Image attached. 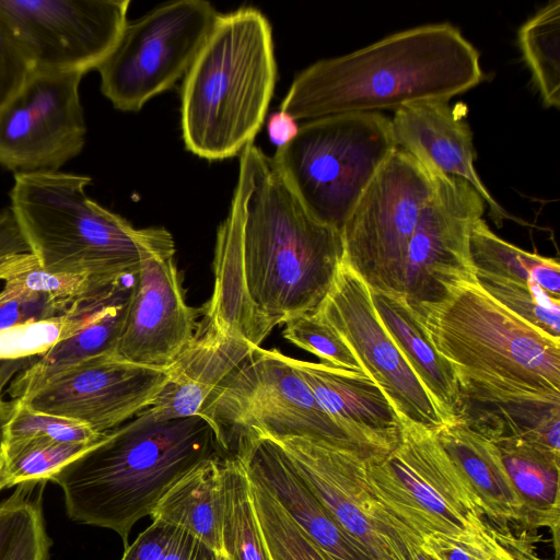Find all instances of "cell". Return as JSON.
<instances>
[{"label": "cell", "instance_id": "9", "mask_svg": "<svg viewBox=\"0 0 560 560\" xmlns=\"http://www.w3.org/2000/svg\"><path fill=\"white\" fill-rule=\"evenodd\" d=\"M229 448L244 432L281 441L305 438L380 457L338 425L316 400L308 385L278 349L256 348L228 378L202 415Z\"/></svg>", "mask_w": 560, "mask_h": 560}, {"label": "cell", "instance_id": "30", "mask_svg": "<svg viewBox=\"0 0 560 560\" xmlns=\"http://www.w3.org/2000/svg\"><path fill=\"white\" fill-rule=\"evenodd\" d=\"M221 470L224 483L222 551L230 560H272L244 466L230 454L221 460Z\"/></svg>", "mask_w": 560, "mask_h": 560}, {"label": "cell", "instance_id": "7", "mask_svg": "<svg viewBox=\"0 0 560 560\" xmlns=\"http://www.w3.org/2000/svg\"><path fill=\"white\" fill-rule=\"evenodd\" d=\"M396 149L388 117L348 113L307 120L271 160L307 212L340 231Z\"/></svg>", "mask_w": 560, "mask_h": 560}, {"label": "cell", "instance_id": "39", "mask_svg": "<svg viewBox=\"0 0 560 560\" xmlns=\"http://www.w3.org/2000/svg\"><path fill=\"white\" fill-rule=\"evenodd\" d=\"M284 324L283 338L316 355L322 364L363 373L348 345L315 313L302 314Z\"/></svg>", "mask_w": 560, "mask_h": 560}, {"label": "cell", "instance_id": "8", "mask_svg": "<svg viewBox=\"0 0 560 560\" xmlns=\"http://www.w3.org/2000/svg\"><path fill=\"white\" fill-rule=\"evenodd\" d=\"M366 465L377 498L420 544L429 535H486L490 523L434 431L400 421L393 447Z\"/></svg>", "mask_w": 560, "mask_h": 560}, {"label": "cell", "instance_id": "22", "mask_svg": "<svg viewBox=\"0 0 560 560\" xmlns=\"http://www.w3.org/2000/svg\"><path fill=\"white\" fill-rule=\"evenodd\" d=\"M330 418L377 455L395 444L400 421L380 387L364 373L290 358Z\"/></svg>", "mask_w": 560, "mask_h": 560}, {"label": "cell", "instance_id": "27", "mask_svg": "<svg viewBox=\"0 0 560 560\" xmlns=\"http://www.w3.org/2000/svg\"><path fill=\"white\" fill-rule=\"evenodd\" d=\"M223 458L208 460L183 477L150 515L152 521L187 530L218 553L222 551L224 516Z\"/></svg>", "mask_w": 560, "mask_h": 560}, {"label": "cell", "instance_id": "49", "mask_svg": "<svg viewBox=\"0 0 560 560\" xmlns=\"http://www.w3.org/2000/svg\"><path fill=\"white\" fill-rule=\"evenodd\" d=\"M0 490H2V486H1V483H0Z\"/></svg>", "mask_w": 560, "mask_h": 560}, {"label": "cell", "instance_id": "31", "mask_svg": "<svg viewBox=\"0 0 560 560\" xmlns=\"http://www.w3.org/2000/svg\"><path fill=\"white\" fill-rule=\"evenodd\" d=\"M46 482L18 485L0 502V560H48L51 540L43 512Z\"/></svg>", "mask_w": 560, "mask_h": 560}, {"label": "cell", "instance_id": "35", "mask_svg": "<svg viewBox=\"0 0 560 560\" xmlns=\"http://www.w3.org/2000/svg\"><path fill=\"white\" fill-rule=\"evenodd\" d=\"M250 486L256 514L272 560H330L266 489L253 481Z\"/></svg>", "mask_w": 560, "mask_h": 560}, {"label": "cell", "instance_id": "23", "mask_svg": "<svg viewBox=\"0 0 560 560\" xmlns=\"http://www.w3.org/2000/svg\"><path fill=\"white\" fill-rule=\"evenodd\" d=\"M435 435L471 489L485 517L497 526L517 527L521 504L495 444L462 422L444 424Z\"/></svg>", "mask_w": 560, "mask_h": 560}, {"label": "cell", "instance_id": "16", "mask_svg": "<svg viewBox=\"0 0 560 560\" xmlns=\"http://www.w3.org/2000/svg\"><path fill=\"white\" fill-rule=\"evenodd\" d=\"M278 442L331 516L374 560H410L409 547L420 542L375 494L366 458L305 438Z\"/></svg>", "mask_w": 560, "mask_h": 560}, {"label": "cell", "instance_id": "42", "mask_svg": "<svg viewBox=\"0 0 560 560\" xmlns=\"http://www.w3.org/2000/svg\"><path fill=\"white\" fill-rule=\"evenodd\" d=\"M536 532L518 527L489 526V560H542L536 551Z\"/></svg>", "mask_w": 560, "mask_h": 560}, {"label": "cell", "instance_id": "11", "mask_svg": "<svg viewBox=\"0 0 560 560\" xmlns=\"http://www.w3.org/2000/svg\"><path fill=\"white\" fill-rule=\"evenodd\" d=\"M219 15L208 1L179 0L128 22L96 67L104 96L119 110L138 112L185 77Z\"/></svg>", "mask_w": 560, "mask_h": 560}, {"label": "cell", "instance_id": "29", "mask_svg": "<svg viewBox=\"0 0 560 560\" xmlns=\"http://www.w3.org/2000/svg\"><path fill=\"white\" fill-rule=\"evenodd\" d=\"M469 246L476 273L533 283L559 298L560 266L557 259L523 250L502 240L483 219L475 223Z\"/></svg>", "mask_w": 560, "mask_h": 560}, {"label": "cell", "instance_id": "6", "mask_svg": "<svg viewBox=\"0 0 560 560\" xmlns=\"http://www.w3.org/2000/svg\"><path fill=\"white\" fill-rule=\"evenodd\" d=\"M90 183L60 171L14 175L10 208L44 269L114 280L133 276L151 256L174 255L166 229H136L89 198Z\"/></svg>", "mask_w": 560, "mask_h": 560}, {"label": "cell", "instance_id": "26", "mask_svg": "<svg viewBox=\"0 0 560 560\" xmlns=\"http://www.w3.org/2000/svg\"><path fill=\"white\" fill-rule=\"evenodd\" d=\"M371 296L381 325L432 397L446 424L457 422L460 397L450 362L438 352L405 302L376 292H371Z\"/></svg>", "mask_w": 560, "mask_h": 560}, {"label": "cell", "instance_id": "37", "mask_svg": "<svg viewBox=\"0 0 560 560\" xmlns=\"http://www.w3.org/2000/svg\"><path fill=\"white\" fill-rule=\"evenodd\" d=\"M121 560H218V552L180 527L152 521Z\"/></svg>", "mask_w": 560, "mask_h": 560}, {"label": "cell", "instance_id": "40", "mask_svg": "<svg viewBox=\"0 0 560 560\" xmlns=\"http://www.w3.org/2000/svg\"><path fill=\"white\" fill-rule=\"evenodd\" d=\"M65 316L49 299L3 288L0 291V330L15 325Z\"/></svg>", "mask_w": 560, "mask_h": 560}, {"label": "cell", "instance_id": "47", "mask_svg": "<svg viewBox=\"0 0 560 560\" xmlns=\"http://www.w3.org/2000/svg\"><path fill=\"white\" fill-rule=\"evenodd\" d=\"M410 560H434L421 547L420 544H413L409 547Z\"/></svg>", "mask_w": 560, "mask_h": 560}, {"label": "cell", "instance_id": "44", "mask_svg": "<svg viewBox=\"0 0 560 560\" xmlns=\"http://www.w3.org/2000/svg\"><path fill=\"white\" fill-rule=\"evenodd\" d=\"M30 246L11 208L0 211V260L27 253Z\"/></svg>", "mask_w": 560, "mask_h": 560}, {"label": "cell", "instance_id": "14", "mask_svg": "<svg viewBox=\"0 0 560 560\" xmlns=\"http://www.w3.org/2000/svg\"><path fill=\"white\" fill-rule=\"evenodd\" d=\"M434 194L409 243L402 302L420 320L456 285L476 280L470 234L486 203L465 180L436 172Z\"/></svg>", "mask_w": 560, "mask_h": 560}, {"label": "cell", "instance_id": "43", "mask_svg": "<svg viewBox=\"0 0 560 560\" xmlns=\"http://www.w3.org/2000/svg\"><path fill=\"white\" fill-rule=\"evenodd\" d=\"M489 544L488 527L486 535L476 539L429 535L422 538L420 547L434 560H489Z\"/></svg>", "mask_w": 560, "mask_h": 560}, {"label": "cell", "instance_id": "15", "mask_svg": "<svg viewBox=\"0 0 560 560\" xmlns=\"http://www.w3.org/2000/svg\"><path fill=\"white\" fill-rule=\"evenodd\" d=\"M314 313L348 345L399 421L434 432L446 424L432 397L381 325L369 287L345 261L341 260L326 298Z\"/></svg>", "mask_w": 560, "mask_h": 560}, {"label": "cell", "instance_id": "25", "mask_svg": "<svg viewBox=\"0 0 560 560\" xmlns=\"http://www.w3.org/2000/svg\"><path fill=\"white\" fill-rule=\"evenodd\" d=\"M521 504L518 528H548L559 541L560 452L514 436L491 439Z\"/></svg>", "mask_w": 560, "mask_h": 560}, {"label": "cell", "instance_id": "12", "mask_svg": "<svg viewBox=\"0 0 560 560\" xmlns=\"http://www.w3.org/2000/svg\"><path fill=\"white\" fill-rule=\"evenodd\" d=\"M129 0H0V20L35 70L96 67L128 23Z\"/></svg>", "mask_w": 560, "mask_h": 560}, {"label": "cell", "instance_id": "3", "mask_svg": "<svg viewBox=\"0 0 560 560\" xmlns=\"http://www.w3.org/2000/svg\"><path fill=\"white\" fill-rule=\"evenodd\" d=\"M230 454L205 416L159 420L145 408L48 481L61 488L71 520L114 530L126 548L132 526L151 515L175 483Z\"/></svg>", "mask_w": 560, "mask_h": 560}, {"label": "cell", "instance_id": "46", "mask_svg": "<svg viewBox=\"0 0 560 560\" xmlns=\"http://www.w3.org/2000/svg\"><path fill=\"white\" fill-rule=\"evenodd\" d=\"M8 370L0 366V427H2V424L8 420L14 407V400L8 402L4 401L1 396V389L8 378Z\"/></svg>", "mask_w": 560, "mask_h": 560}, {"label": "cell", "instance_id": "2", "mask_svg": "<svg viewBox=\"0 0 560 560\" xmlns=\"http://www.w3.org/2000/svg\"><path fill=\"white\" fill-rule=\"evenodd\" d=\"M483 79L480 54L458 27L425 24L313 63L298 74L280 110L295 120L395 112L419 102L450 101Z\"/></svg>", "mask_w": 560, "mask_h": 560}, {"label": "cell", "instance_id": "38", "mask_svg": "<svg viewBox=\"0 0 560 560\" xmlns=\"http://www.w3.org/2000/svg\"><path fill=\"white\" fill-rule=\"evenodd\" d=\"M104 435L78 421L32 410L15 399L10 417L1 427L0 441L46 438L59 442L94 444Z\"/></svg>", "mask_w": 560, "mask_h": 560}, {"label": "cell", "instance_id": "28", "mask_svg": "<svg viewBox=\"0 0 560 560\" xmlns=\"http://www.w3.org/2000/svg\"><path fill=\"white\" fill-rule=\"evenodd\" d=\"M124 278L109 280L51 272L44 269L31 252L0 260V280L4 283L3 288L45 296L62 315H75L97 304Z\"/></svg>", "mask_w": 560, "mask_h": 560}, {"label": "cell", "instance_id": "36", "mask_svg": "<svg viewBox=\"0 0 560 560\" xmlns=\"http://www.w3.org/2000/svg\"><path fill=\"white\" fill-rule=\"evenodd\" d=\"M479 285L508 310L560 340V298L540 287L476 273Z\"/></svg>", "mask_w": 560, "mask_h": 560}, {"label": "cell", "instance_id": "18", "mask_svg": "<svg viewBox=\"0 0 560 560\" xmlns=\"http://www.w3.org/2000/svg\"><path fill=\"white\" fill-rule=\"evenodd\" d=\"M197 316L198 310L185 301L174 255L151 256L133 275L115 355L131 363L167 369L194 338Z\"/></svg>", "mask_w": 560, "mask_h": 560}, {"label": "cell", "instance_id": "32", "mask_svg": "<svg viewBox=\"0 0 560 560\" xmlns=\"http://www.w3.org/2000/svg\"><path fill=\"white\" fill-rule=\"evenodd\" d=\"M518 46L547 107L560 105V1L549 2L518 30Z\"/></svg>", "mask_w": 560, "mask_h": 560}, {"label": "cell", "instance_id": "45", "mask_svg": "<svg viewBox=\"0 0 560 560\" xmlns=\"http://www.w3.org/2000/svg\"><path fill=\"white\" fill-rule=\"evenodd\" d=\"M267 130L271 142L280 148L295 137L299 127L292 116L280 110L269 116Z\"/></svg>", "mask_w": 560, "mask_h": 560}, {"label": "cell", "instance_id": "48", "mask_svg": "<svg viewBox=\"0 0 560 560\" xmlns=\"http://www.w3.org/2000/svg\"><path fill=\"white\" fill-rule=\"evenodd\" d=\"M218 560H230V558L223 552L218 553Z\"/></svg>", "mask_w": 560, "mask_h": 560}, {"label": "cell", "instance_id": "24", "mask_svg": "<svg viewBox=\"0 0 560 560\" xmlns=\"http://www.w3.org/2000/svg\"><path fill=\"white\" fill-rule=\"evenodd\" d=\"M133 276L101 306L78 331L60 340L33 359L9 387V394L21 399L52 377L92 359L115 354L122 329Z\"/></svg>", "mask_w": 560, "mask_h": 560}, {"label": "cell", "instance_id": "10", "mask_svg": "<svg viewBox=\"0 0 560 560\" xmlns=\"http://www.w3.org/2000/svg\"><path fill=\"white\" fill-rule=\"evenodd\" d=\"M435 186V171L397 148L347 218L342 261L371 292L402 301L407 249Z\"/></svg>", "mask_w": 560, "mask_h": 560}, {"label": "cell", "instance_id": "5", "mask_svg": "<svg viewBox=\"0 0 560 560\" xmlns=\"http://www.w3.org/2000/svg\"><path fill=\"white\" fill-rule=\"evenodd\" d=\"M276 79L267 18L254 8L220 14L184 77L187 150L212 161L240 154L265 121Z\"/></svg>", "mask_w": 560, "mask_h": 560}, {"label": "cell", "instance_id": "4", "mask_svg": "<svg viewBox=\"0 0 560 560\" xmlns=\"http://www.w3.org/2000/svg\"><path fill=\"white\" fill-rule=\"evenodd\" d=\"M419 322L454 370L459 418L509 406L560 405V340L500 304L477 280L453 288Z\"/></svg>", "mask_w": 560, "mask_h": 560}, {"label": "cell", "instance_id": "41", "mask_svg": "<svg viewBox=\"0 0 560 560\" xmlns=\"http://www.w3.org/2000/svg\"><path fill=\"white\" fill-rule=\"evenodd\" d=\"M32 70L25 55L0 20V110Z\"/></svg>", "mask_w": 560, "mask_h": 560}, {"label": "cell", "instance_id": "20", "mask_svg": "<svg viewBox=\"0 0 560 560\" xmlns=\"http://www.w3.org/2000/svg\"><path fill=\"white\" fill-rule=\"evenodd\" d=\"M390 120L397 148L430 170L468 183L489 206L497 226L510 218L476 172L472 131L465 113L448 101H424L395 110Z\"/></svg>", "mask_w": 560, "mask_h": 560}, {"label": "cell", "instance_id": "19", "mask_svg": "<svg viewBox=\"0 0 560 560\" xmlns=\"http://www.w3.org/2000/svg\"><path fill=\"white\" fill-rule=\"evenodd\" d=\"M233 442L232 454L250 481L266 489L330 560H374L317 499L278 441L244 432Z\"/></svg>", "mask_w": 560, "mask_h": 560}, {"label": "cell", "instance_id": "1", "mask_svg": "<svg viewBox=\"0 0 560 560\" xmlns=\"http://www.w3.org/2000/svg\"><path fill=\"white\" fill-rule=\"evenodd\" d=\"M342 256L340 231L312 217L250 143L218 229L214 288L201 322L260 347L275 326L318 308Z\"/></svg>", "mask_w": 560, "mask_h": 560}, {"label": "cell", "instance_id": "33", "mask_svg": "<svg viewBox=\"0 0 560 560\" xmlns=\"http://www.w3.org/2000/svg\"><path fill=\"white\" fill-rule=\"evenodd\" d=\"M94 444L59 442L46 438L0 441L2 489L25 482L48 481L54 474Z\"/></svg>", "mask_w": 560, "mask_h": 560}, {"label": "cell", "instance_id": "34", "mask_svg": "<svg viewBox=\"0 0 560 560\" xmlns=\"http://www.w3.org/2000/svg\"><path fill=\"white\" fill-rule=\"evenodd\" d=\"M128 278H125L106 298L82 313L28 322L0 330V362H14L42 355L57 342L82 328Z\"/></svg>", "mask_w": 560, "mask_h": 560}, {"label": "cell", "instance_id": "13", "mask_svg": "<svg viewBox=\"0 0 560 560\" xmlns=\"http://www.w3.org/2000/svg\"><path fill=\"white\" fill-rule=\"evenodd\" d=\"M83 74L33 69L0 110V164L15 174L56 172L85 143Z\"/></svg>", "mask_w": 560, "mask_h": 560}, {"label": "cell", "instance_id": "17", "mask_svg": "<svg viewBox=\"0 0 560 560\" xmlns=\"http://www.w3.org/2000/svg\"><path fill=\"white\" fill-rule=\"evenodd\" d=\"M167 369L103 355L52 377L20 400L32 410L78 421L106 433L148 408L167 380Z\"/></svg>", "mask_w": 560, "mask_h": 560}, {"label": "cell", "instance_id": "21", "mask_svg": "<svg viewBox=\"0 0 560 560\" xmlns=\"http://www.w3.org/2000/svg\"><path fill=\"white\" fill-rule=\"evenodd\" d=\"M256 348L229 328L198 323L191 341L167 368V380L148 410L159 420L201 416Z\"/></svg>", "mask_w": 560, "mask_h": 560}]
</instances>
